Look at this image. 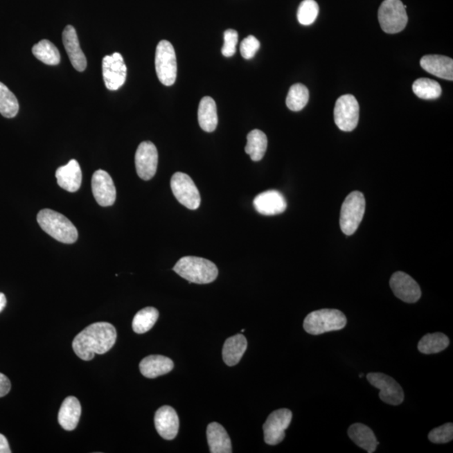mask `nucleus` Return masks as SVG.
<instances>
[{
  "label": "nucleus",
  "instance_id": "obj_1",
  "mask_svg": "<svg viewBox=\"0 0 453 453\" xmlns=\"http://www.w3.org/2000/svg\"><path fill=\"white\" fill-rule=\"evenodd\" d=\"M116 339V329L112 324L95 323L76 336L73 348L81 359L90 361L95 355H105L109 352L114 347Z\"/></svg>",
  "mask_w": 453,
  "mask_h": 453
},
{
  "label": "nucleus",
  "instance_id": "obj_2",
  "mask_svg": "<svg viewBox=\"0 0 453 453\" xmlns=\"http://www.w3.org/2000/svg\"><path fill=\"white\" fill-rule=\"evenodd\" d=\"M173 270L190 283L209 284L217 279L218 269L212 261L204 258L186 256L179 260Z\"/></svg>",
  "mask_w": 453,
  "mask_h": 453
},
{
  "label": "nucleus",
  "instance_id": "obj_3",
  "mask_svg": "<svg viewBox=\"0 0 453 453\" xmlns=\"http://www.w3.org/2000/svg\"><path fill=\"white\" fill-rule=\"evenodd\" d=\"M37 222L44 231L61 243L70 245L78 240V229L62 213L51 209H43L38 213Z\"/></svg>",
  "mask_w": 453,
  "mask_h": 453
},
{
  "label": "nucleus",
  "instance_id": "obj_4",
  "mask_svg": "<svg viewBox=\"0 0 453 453\" xmlns=\"http://www.w3.org/2000/svg\"><path fill=\"white\" fill-rule=\"evenodd\" d=\"M347 317L339 310L321 309L309 313L303 323L305 331L312 335L339 331L345 328Z\"/></svg>",
  "mask_w": 453,
  "mask_h": 453
},
{
  "label": "nucleus",
  "instance_id": "obj_5",
  "mask_svg": "<svg viewBox=\"0 0 453 453\" xmlns=\"http://www.w3.org/2000/svg\"><path fill=\"white\" fill-rule=\"evenodd\" d=\"M365 198L360 192L348 195L341 205L340 214L341 230L346 236H353L359 229L364 216Z\"/></svg>",
  "mask_w": 453,
  "mask_h": 453
},
{
  "label": "nucleus",
  "instance_id": "obj_6",
  "mask_svg": "<svg viewBox=\"0 0 453 453\" xmlns=\"http://www.w3.org/2000/svg\"><path fill=\"white\" fill-rule=\"evenodd\" d=\"M407 9L400 0H384L378 12V18L385 33L396 34L402 31L408 23Z\"/></svg>",
  "mask_w": 453,
  "mask_h": 453
},
{
  "label": "nucleus",
  "instance_id": "obj_7",
  "mask_svg": "<svg viewBox=\"0 0 453 453\" xmlns=\"http://www.w3.org/2000/svg\"><path fill=\"white\" fill-rule=\"evenodd\" d=\"M156 71L159 80L165 86H172L177 80V62L174 47L168 41L159 42L156 51Z\"/></svg>",
  "mask_w": 453,
  "mask_h": 453
},
{
  "label": "nucleus",
  "instance_id": "obj_8",
  "mask_svg": "<svg viewBox=\"0 0 453 453\" xmlns=\"http://www.w3.org/2000/svg\"><path fill=\"white\" fill-rule=\"evenodd\" d=\"M170 188L177 200L186 208L196 210L199 208L200 193L188 175L175 173L170 180Z\"/></svg>",
  "mask_w": 453,
  "mask_h": 453
},
{
  "label": "nucleus",
  "instance_id": "obj_9",
  "mask_svg": "<svg viewBox=\"0 0 453 453\" xmlns=\"http://www.w3.org/2000/svg\"><path fill=\"white\" fill-rule=\"evenodd\" d=\"M359 105L355 96L346 94L337 99L335 108V121L339 129L351 132L359 124Z\"/></svg>",
  "mask_w": 453,
  "mask_h": 453
},
{
  "label": "nucleus",
  "instance_id": "obj_10",
  "mask_svg": "<svg viewBox=\"0 0 453 453\" xmlns=\"http://www.w3.org/2000/svg\"><path fill=\"white\" fill-rule=\"evenodd\" d=\"M367 380L373 387L380 389V398L383 402L391 405L403 403L405 400L403 389L391 376L382 373H369Z\"/></svg>",
  "mask_w": 453,
  "mask_h": 453
},
{
  "label": "nucleus",
  "instance_id": "obj_11",
  "mask_svg": "<svg viewBox=\"0 0 453 453\" xmlns=\"http://www.w3.org/2000/svg\"><path fill=\"white\" fill-rule=\"evenodd\" d=\"M292 412L288 409H280L270 414L264 424L265 442L272 446L284 440L285 431L291 424Z\"/></svg>",
  "mask_w": 453,
  "mask_h": 453
},
{
  "label": "nucleus",
  "instance_id": "obj_12",
  "mask_svg": "<svg viewBox=\"0 0 453 453\" xmlns=\"http://www.w3.org/2000/svg\"><path fill=\"white\" fill-rule=\"evenodd\" d=\"M103 76L109 90L116 91L125 85L127 67L121 53H115L103 57Z\"/></svg>",
  "mask_w": 453,
  "mask_h": 453
},
{
  "label": "nucleus",
  "instance_id": "obj_13",
  "mask_svg": "<svg viewBox=\"0 0 453 453\" xmlns=\"http://www.w3.org/2000/svg\"><path fill=\"white\" fill-rule=\"evenodd\" d=\"M158 166V151L150 141L142 142L135 153V168L142 180L149 181L154 177Z\"/></svg>",
  "mask_w": 453,
  "mask_h": 453
},
{
  "label": "nucleus",
  "instance_id": "obj_14",
  "mask_svg": "<svg viewBox=\"0 0 453 453\" xmlns=\"http://www.w3.org/2000/svg\"><path fill=\"white\" fill-rule=\"evenodd\" d=\"M389 285L395 296L407 303H415L421 296L418 283L405 272H396L391 276Z\"/></svg>",
  "mask_w": 453,
  "mask_h": 453
},
{
  "label": "nucleus",
  "instance_id": "obj_15",
  "mask_svg": "<svg viewBox=\"0 0 453 453\" xmlns=\"http://www.w3.org/2000/svg\"><path fill=\"white\" fill-rule=\"evenodd\" d=\"M92 190L95 200L101 206H112L116 200V188L113 179L105 170H98L94 173Z\"/></svg>",
  "mask_w": 453,
  "mask_h": 453
},
{
  "label": "nucleus",
  "instance_id": "obj_16",
  "mask_svg": "<svg viewBox=\"0 0 453 453\" xmlns=\"http://www.w3.org/2000/svg\"><path fill=\"white\" fill-rule=\"evenodd\" d=\"M254 208L258 213L265 216L277 215L284 213L287 204L283 195L276 190H266L254 198Z\"/></svg>",
  "mask_w": 453,
  "mask_h": 453
},
{
  "label": "nucleus",
  "instance_id": "obj_17",
  "mask_svg": "<svg viewBox=\"0 0 453 453\" xmlns=\"http://www.w3.org/2000/svg\"><path fill=\"white\" fill-rule=\"evenodd\" d=\"M154 426L162 438L173 440L179 431L177 413L168 405L158 409L154 416Z\"/></svg>",
  "mask_w": 453,
  "mask_h": 453
},
{
  "label": "nucleus",
  "instance_id": "obj_18",
  "mask_svg": "<svg viewBox=\"0 0 453 453\" xmlns=\"http://www.w3.org/2000/svg\"><path fill=\"white\" fill-rule=\"evenodd\" d=\"M65 49L74 69L83 71L87 69V59L79 44L77 33L73 26H67L62 33Z\"/></svg>",
  "mask_w": 453,
  "mask_h": 453
},
{
  "label": "nucleus",
  "instance_id": "obj_19",
  "mask_svg": "<svg viewBox=\"0 0 453 453\" xmlns=\"http://www.w3.org/2000/svg\"><path fill=\"white\" fill-rule=\"evenodd\" d=\"M57 184L69 193H76L82 185V170L76 160H71L66 166H61L55 172Z\"/></svg>",
  "mask_w": 453,
  "mask_h": 453
},
{
  "label": "nucleus",
  "instance_id": "obj_20",
  "mask_svg": "<svg viewBox=\"0 0 453 453\" xmlns=\"http://www.w3.org/2000/svg\"><path fill=\"white\" fill-rule=\"evenodd\" d=\"M420 66L439 78L453 80V60L439 55H427L420 59Z\"/></svg>",
  "mask_w": 453,
  "mask_h": 453
},
{
  "label": "nucleus",
  "instance_id": "obj_21",
  "mask_svg": "<svg viewBox=\"0 0 453 453\" xmlns=\"http://www.w3.org/2000/svg\"><path fill=\"white\" fill-rule=\"evenodd\" d=\"M82 407L74 396H69L63 401L58 413V421L66 431H73L80 420Z\"/></svg>",
  "mask_w": 453,
  "mask_h": 453
},
{
  "label": "nucleus",
  "instance_id": "obj_22",
  "mask_svg": "<svg viewBox=\"0 0 453 453\" xmlns=\"http://www.w3.org/2000/svg\"><path fill=\"white\" fill-rule=\"evenodd\" d=\"M173 361L162 355H150L141 362L140 371L143 375L149 379L166 375L172 371Z\"/></svg>",
  "mask_w": 453,
  "mask_h": 453
},
{
  "label": "nucleus",
  "instance_id": "obj_23",
  "mask_svg": "<svg viewBox=\"0 0 453 453\" xmlns=\"http://www.w3.org/2000/svg\"><path fill=\"white\" fill-rule=\"evenodd\" d=\"M206 436L212 453H231L232 444L225 429L217 423L208 425Z\"/></svg>",
  "mask_w": 453,
  "mask_h": 453
},
{
  "label": "nucleus",
  "instance_id": "obj_24",
  "mask_svg": "<svg viewBox=\"0 0 453 453\" xmlns=\"http://www.w3.org/2000/svg\"><path fill=\"white\" fill-rule=\"evenodd\" d=\"M348 434L357 446L363 448L368 453L375 452L378 445L380 444L376 439L375 433L364 424H353L348 428Z\"/></svg>",
  "mask_w": 453,
  "mask_h": 453
},
{
  "label": "nucleus",
  "instance_id": "obj_25",
  "mask_svg": "<svg viewBox=\"0 0 453 453\" xmlns=\"http://www.w3.org/2000/svg\"><path fill=\"white\" fill-rule=\"evenodd\" d=\"M247 339L243 335H237L225 341L222 348V359L229 366H234L243 357L247 349Z\"/></svg>",
  "mask_w": 453,
  "mask_h": 453
},
{
  "label": "nucleus",
  "instance_id": "obj_26",
  "mask_svg": "<svg viewBox=\"0 0 453 453\" xmlns=\"http://www.w3.org/2000/svg\"><path fill=\"white\" fill-rule=\"evenodd\" d=\"M198 123L206 132H213L218 123L217 105L213 98H202L198 107Z\"/></svg>",
  "mask_w": 453,
  "mask_h": 453
},
{
  "label": "nucleus",
  "instance_id": "obj_27",
  "mask_svg": "<svg viewBox=\"0 0 453 453\" xmlns=\"http://www.w3.org/2000/svg\"><path fill=\"white\" fill-rule=\"evenodd\" d=\"M267 146L268 139L263 131L260 130L250 131L247 136L245 152L249 154L253 161H260L263 159Z\"/></svg>",
  "mask_w": 453,
  "mask_h": 453
},
{
  "label": "nucleus",
  "instance_id": "obj_28",
  "mask_svg": "<svg viewBox=\"0 0 453 453\" xmlns=\"http://www.w3.org/2000/svg\"><path fill=\"white\" fill-rule=\"evenodd\" d=\"M450 341L443 333H429L421 339L418 344V350L424 355H434L446 349Z\"/></svg>",
  "mask_w": 453,
  "mask_h": 453
},
{
  "label": "nucleus",
  "instance_id": "obj_29",
  "mask_svg": "<svg viewBox=\"0 0 453 453\" xmlns=\"http://www.w3.org/2000/svg\"><path fill=\"white\" fill-rule=\"evenodd\" d=\"M33 53L39 61L46 65L57 66L61 62V55L57 47L48 39L35 44L33 48Z\"/></svg>",
  "mask_w": 453,
  "mask_h": 453
},
{
  "label": "nucleus",
  "instance_id": "obj_30",
  "mask_svg": "<svg viewBox=\"0 0 453 453\" xmlns=\"http://www.w3.org/2000/svg\"><path fill=\"white\" fill-rule=\"evenodd\" d=\"M159 317L157 309L154 308H145L141 310L134 316L132 323V328L134 332L138 335L145 333L156 324Z\"/></svg>",
  "mask_w": 453,
  "mask_h": 453
},
{
  "label": "nucleus",
  "instance_id": "obj_31",
  "mask_svg": "<svg viewBox=\"0 0 453 453\" xmlns=\"http://www.w3.org/2000/svg\"><path fill=\"white\" fill-rule=\"evenodd\" d=\"M413 92L421 99L438 98L442 95L443 89L439 83L430 78H419L413 83Z\"/></svg>",
  "mask_w": 453,
  "mask_h": 453
},
{
  "label": "nucleus",
  "instance_id": "obj_32",
  "mask_svg": "<svg viewBox=\"0 0 453 453\" xmlns=\"http://www.w3.org/2000/svg\"><path fill=\"white\" fill-rule=\"evenodd\" d=\"M309 101V91L308 87L301 83H296L291 87L286 98V106L292 111L303 109Z\"/></svg>",
  "mask_w": 453,
  "mask_h": 453
},
{
  "label": "nucleus",
  "instance_id": "obj_33",
  "mask_svg": "<svg viewBox=\"0 0 453 453\" xmlns=\"http://www.w3.org/2000/svg\"><path fill=\"white\" fill-rule=\"evenodd\" d=\"M19 109L17 98L6 85L0 82V114L3 117L12 118L17 116Z\"/></svg>",
  "mask_w": 453,
  "mask_h": 453
},
{
  "label": "nucleus",
  "instance_id": "obj_34",
  "mask_svg": "<svg viewBox=\"0 0 453 453\" xmlns=\"http://www.w3.org/2000/svg\"><path fill=\"white\" fill-rule=\"evenodd\" d=\"M319 13V6L315 0H304L297 11V19L301 25L310 26L316 21Z\"/></svg>",
  "mask_w": 453,
  "mask_h": 453
},
{
  "label": "nucleus",
  "instance_id": "obj_35",
  "mask_svg": "<svg viewBox=\"0 0 453 453\" xmlns=\"http://www.w3.org/2000/svg\"><path fill=\"white\" fill-rule=\"evenodd\" d=\"M428 439L433 443L444 444L451 442L453 439V424L447 423L439 427L433 429L429 433Z\"/></svg>",
  "mask_w": 453,
  "mask_h": 453
},
{
  "label": "nucleus",
  "instance_id": "obj_36",
  "mask_svg": "<svg viewBox=\"0 0 453 453\" xmlns=\"http://www.w3.org/2000/svg\"><path fill=\"white\" fill-rule=\"evenodd\" d=\"M238 34L236 30H226L224 33V44L222 53L226 57H231L236 53Z\"/></svg>",
  "mask_w": 453,
  "mask_h": 453
},
{
  "label": "nucleus",
  "instance_id": "obj_37",
  "mask_svg": "<svg viewBox=\"0 0 453 453\" xmlns=\"http://www.w3.org/2000/svg\"><path fill=\"white\" fill-rule=\"evenodd\" d=\"M260 47V43L254 35H249L241 42L240 53L245 59H252Z\"/></svg>",
  "mask_w": 453,
  "mask_h": 453
},
{
  "label": "nucleus",
  "instance_id": "obj_38",
  "mask_svg": "<svg viewBox=\"0 0 453 453\" xmlns=\"http://www.w3.org/2000/svg\"><path fill=\"white\" fill-rule=\"evenodd\" d=\"M11 383L7 376L0 373V398L10 391Z\"/></svg>",
  "mask_w": 453,
  "mask_h": 453
},
{
  "label": "nucleus",
  "instance_id": "obj_39",
  "mask_svg": "<svg viewBox=\"0 0 453 453\" xmlns=\"http://www.w3.org/2000/svg\"><path fill=\"white\" fill-rule=\"evenodd\" d=\"M0 453H11L9 443L6 437L0 434Z\"/></svg>",
  "mask_w": 453,
  "mask_h": 453
},
{
  "label": "nucleus",
  "instance_id": "obj_40",
  "mask_svg": "<svg viewBox=\"0 0 453 453\" xmlns=\"http://www.w3.org/2000/svg\"><path fill=\"white\" fill-rule=\"evenodd\" d=\"M7 304L6 297L5 294L0 292V312H3Z\"/></svg>",
  "mask_w": 453,
  "mask_h": 453
},
{
  "label": "nucleus",
  "instance_id": "obj_41",
  "mask_svg": "<svg viewBox=\"0 0 453 453\" xmlns=\"http://www.w3.org/2000/svg\"><path fill=\"white\" fill-rule=\"evenodd\" d=\"M364 376V373H360L359 378H363Z\"/></svg>",
  "mask_w": 453,
  "mask_h": 453
}]
</instances>
